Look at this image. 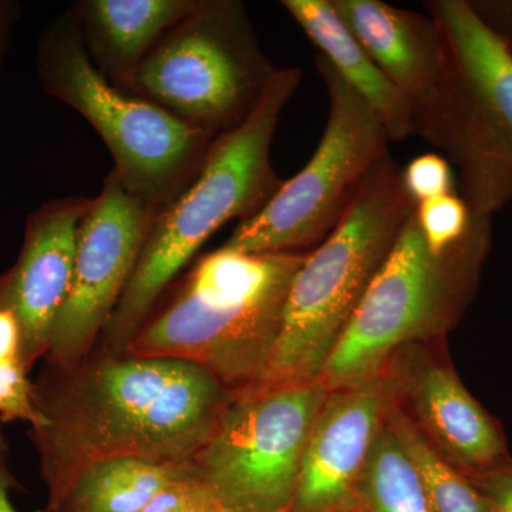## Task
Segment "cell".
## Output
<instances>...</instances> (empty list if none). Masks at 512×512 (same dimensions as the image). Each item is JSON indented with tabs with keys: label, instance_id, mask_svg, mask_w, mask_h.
<instances>
[{
	"label": "cell",
	"instance_id": "obj_4",
	"mask_svg": "<svg viewBox=\"0 0 512 512\" xmlns=\"http://www.w3.org/2000/svg\"><path fill=\"white\" fill-rule=\"evenodd\" d=\"M443 66L433 99L414 111V136L457 168L471 212L493 217L512 202V55L470 0H429Z\"/></svg>",
	"mask_w": 512,
	"mask_h": 512
},
{
	"label": "cell",
	"instance_id": "obj_20",
	"mask_svg": "<svg viewBox=\"0 0 512 512\" xmlns=\"http://www.w3.org/2000/svg\"><path fill=\"white\" fill-rule=\"evenodd\" d=\"M384 419L419 471L431 511L490 512L484 495L470 477L451 466L424 440L412 421L387 397Z\"/></svg>",
	"mask_w": 512,
	"mask_h": 512
},
{
	"label": "cell",
	"instance_id": "obj_2",
	"mask_svg": "<svg viewBox=\"0 0 512 512\" xmlns=\"http://www.w3.org/2000/svg\"><path fill=\"white\" fill-rule=\"evenodd\" d=\"M308 252L205 254L165 292L127 352L207 370L229 392L265 382L293 278Z\"/></svg>",
	"mask_w": 512,
	"mask_h": 512
},
{
	"label": "cell",
	"instance_id": "obj_30",
	"mask_svg": "<svg viewBox=\"0 0 512 512\" xmlns=\"http://www.w3.org/2000/svg\"><path fill=\"white\" fill-rule=\"evenodd\" d=\"M356 512V511H355Z\"/></svg>",
	"mask_w": 512,
	"mask_h": 512
},
{
	"label": "cell",
	"instance_id": "obj_24",
	"mask_svg": "<svg viewBox=\"0 0 512 512\" xmlns=\"http://www.w3.org/2000/svg\"><path fill=\"white\" fill-rule=\"evenodd\" d=\"M403 183L416 204L457 192L451 164L446 157L434 153L413 158L403 168Z\"/></svg>",
	"mask_w": 512,
	"mask_h": 512
},
{
	"label": "cell",
	"instance_id": "obj_15",
	"mask_svg": "<svg viewBox=\"0 0 512 512\" xmlns=\"http://www.w3.org/2000/svg\"><path fill=\"white\" fill-rule=\"evenodd\" d=\"M330 2L384 76L412 103L413 113L426 106L443 66L434 19L380 0Z\"/></svg>",
	"mask_w": 512,
	"mask_h": 512
},
{
	"label": "cell",
	"instance_id": "obj_17",
	"mask_svg": "<svg viewBox=\"0 0 512 512\" xmlns=\"http://www.w3.org/2000/svg\"><path fill=\"white\" fill-rule=\"evenodd\" d=\"M281 5L320 55L372 107L392 143L414 136L412 103L367 55L330 0H282Z\"/></svg>",
	"mask_w": 512,
	"mask_h": 512
},
{
	"label": "cell",
	"instance_id": "obj_9",
	"mask_svg": "<svg viewBox=\"0 0 512 512\" xmlns=\"http://www.w3.org/2000/svg\"><path fill=\"white\" fill-rule=\"evenodd\" d=\"M330 390L320 377L229 392L190 466L222 508L289 512L313 421Z\"/></svg>",
	"mask_w": 512,
	"mask_h": 512
},
{
	"label": "cell",
	"instance_id": "obj_21",
	"mask_svg": "<svg viewBox=\"0 0 512 512\" xmlns=\"http://www.w3.org/2000/svg\"><path fill=\"white\" fill-rule=\"evenodd\" d=\"M32 369L26 362L25 332L10 295L6 275H0V417L16 419L32 407Z\"/></svg>",
	"mask_w": 512,
	"mask_h": 512
},
{
	"label": "cell",
	"instance_id": "obj_29",
	"mask_svg": "<svg viewBox=\"0 0 512 512\" xmlns=\"http://www.w3.org/2000/svg\"><path fill=\"white\" fill-rule=\"evenodd\" d=\"M218 512H235V511H229V510H225V508H221V510Z\"/></svg>",
	"mask_w": 512,
	"mask_h": 512
},
{
	"label": "cell",
	"instance_id": "obj_12",
	"mask_svg": "<svg viewBox=\"0 0 512 512\" xmlns=\"http://www.w3.org/2000/svg\"><path fill=\"white\" fill-rule=\"evenodd\" d=\"M441 340V339H440ZM413 343L384 369L387 397L444 460L468 477L512 463L500 423L471 396L444 350Z\"/></svg>",
	"mask_w": 512,
	"mask_h": 512
},
{
	"label": "cell",
	"instance_id": "obj_28",
	"mask_svg": "<svg viewBox=\"0 0 512 512\" xmlns=\"http://www.w3.org/2000/svg\"><path fill=\"white\" fill-rule=\"evenodd\" d=\"M19 6L12 2L0 0V66L9 49L10 32L13 23L18 20Z\"/></svg>",
	"mask_w": 512,
	"mask_h": 512
},
{
	"label": "cell",
	"instance_id": "obj_16",
	"mask_svg": "<svg viewBox=\"0 0 512 512\" xmlns=\"http://www.w3.org/2000/svg\"><path fill=\"white\" fill-rule=\"evenodd\" d=\"M200 0H80L69 9L87 55L123 87L168 30Z\"/></svg>",
	"mask_w": 512,
	"mask_h": 512
},
{
	"label": "cell",
	"instance_id": "obj_5",
	"mask_svg": "<svg viewBox=\"0 0 512 512\" xmlns=\"http://www.w3.org/2000/svg\"><path fill=\"white\" fill-rule=\"evenodd\" d=\"M416 205L403 168L390 153L380 158L293 278L265 382L319 377Z\"/></svg>",
	"mask_w": 512,
	"mask_h": 512
},
{
	"label": "cell",
	"instance_id": "obj_1",
	"mask_svg": "<svg viewBox=\"0 0 512 512\" xmlns=\"http://www.w3.org/2000/svg\"><path fill=\"white\" fill-rule=\"evenodd\" d=\"M229 390L207 370L173 357L96 349L72 366L43 360L33 379L30 440L55 503L96 461L138 457L187 464L211 436Z\"/></svg>",
	"mask_w": 512,
	"mask_h": 512
},
{
	"label": "cell",
	"instance_id": "obj_23",
	"mask_svg": "<svg viewBox=\"0 0 512 512\" xmlns=\"http://www.w3.org/2000/svg\"><path fill=\"white\" fill-rule=\"evenodd\" d=\"M221 508L210 488L202 483L188 463L183 476L165 485L138 512H218Z\"/></svg>",
	"mask_w": 512,
	"mask_h": 512
},
{
	"label": "cell",
	"instance_id": "obj_7",
	"mask_svg": "<svg viewBox=\"0 0 512 512\" xmlns=\"http://www.w3.org/2000/svg\"><path fill=\"white\" fill-rule=\"evenodd\" d=\"M36 62L45 92L97 131L121 184L151 214L177 200L201 173L218 137L110 83L87 55L69 12L43 32Z\"/></svg>",
	"mask_w": 512,
	"mask_h": 512
},
{
	"label": "cell",
	"instance_id": "obj_18",
	"mask_svg": "<svg viewBox=\"0 0 512 512\" xmlns=\"http://www.w3.org/2000/svg\"><path fill=\"white\" fill-rule=\"evenodd\" d=\"M187 464H161L114 457L83 468L55 503L37 512H138L165 485L183 476Z\"/></svg>",
	"mask_w": 512,
	"mask_h": 512
},
{
	"label": "cell",
	"instance_id": "obj_25",
	"mask_svg": "<svg viewBox=\"0 0 512 512\" xmlns=\"http://www.w3.org/2000/svg\"><path fill=\"white\" fill-rule=\"evenodd\" d=\"M470 478L484 495L490 512H512V463Z\"/></svg>",
	"mask_w": 512,
	"mask_h": 512
},
{
	"label": "cell",
	"instance_id": "obj_3",
	"mask_svg": "<svg viewBox=\"0 0 512 512\" xmlns=\"http://www.w3.org/2000/svg\"><path fill=\"white\" fill-rule=\"evenodd\" d=\"M301 79L299 67H278L251 116L215 140L190 187L154 215L133 276L96 349L126 353L144 320L202 245L227 222L254 217L282 187L284 180L271 163L272 141Z\"/></svg>",
	"mask_w": 512,
	"mask_h": 512
},
{
	"label": "cell",
	"instance_id": "obj_11",
	"mask_svg": "<svg viewBox=\"0 0 512 512\" xmlns=\"http://www.w3.org/2000/svg\"><path fill=\"white\" fill-rule=\"evenodd\" d=\"M153 217L111 170L80 224L72 285L43 360L72 366L96 350L133 276Z\"/></svg>",
	"mask_w": 512,
	"mask_h": 512
},
{
	"label": "cell",
	"instance_id": "obj_13",
	"mask_svg": "<svg viewBox=\"0 0 512 512\" xmlns=\"http://www.w3.org/2000/svg\"><path fill=\"white\" fill-rule=\"evenodd\" d=\"M384 377L330 390L313 421L289 512H355L386 413Z\"/></svg>",
	"mask_w": 512,
	"mask_h": 512
},
{
	"label": "cell",
	"instance_id": "obj_8",
	"mask_svg": "<svg viewBox=\"0 0 512 512\" xmlns=\"http://www.w3.org/2000/svg\"><path fill=\"white\" fill-rule=\"evenodd\" d=\"M278 67L241 0H200L120 89L220 137L251 116Z\"/></svg>",
	"mask_w": 512,
	"mask_h": 512
},
{
	"label": "cell",
	"instance_id": "obj_10",
	"mask_svg": "<svg viewBox=\"0 0 512 512\" xmlns=\"http://www.w3.org/2000/svg\"><path fill=\"white\" fill-rule=\"evenodd\" d=\"M316 69L328 92L329 113L315 153L261 211L238 222L222 248L281 254L318 247L338 225L370 168L389 154L392 141L372 107L320 53Z\"/></svg>",
	"mask_w": 512,
	"mask_h": 512
},
{
	"label": "cell",
	"instance_id": "obj_26",
	"mask_svg": "<svg viewBox=\"0 0 512 512\" xmlns=\"http://www.w3.org/2000/svg\"><path fill=\"white\" fill-rule=\"evenodd\" d=\"M470 3L512 55V0H470Z\"/></svg>",
	"mask_w": 512,
	"mask_h": 512
},
{
	"label": "cell",
	"instance_id": "obj_6",
	"mask_svg": "<svg viewBox=\"0 0 512 512\" xmlns=\"http://www.w3.org/2000/svg\"><path fill=\"white\" fill-rule=\"evenodd\" d=\"M491 241L493 217L474 214L466 238L434 254L414 210L320 372L329 390L382 376L406 346L443 339L477 293Z\"/></svg>",
	"mask_w": 512,
	"mask_h": 512
},
{
	"label": "cell",
	"instance_id": "obj_19",
	"mask_svg": "<svg viewBox=\"0 0 512 512\" xmlns=\"http://www.w3.org/2000/svg\"><path fill=\"white\" fill-rule=\"evenodd\" d=\"M356 512H433L419 471L386 419L360 478Z\"/></svg>",
	"mask_w": 512,
	"mask_h": 512
},
{
	"label": "cell",
	"instance_id": "obj_22",
	"mask_svg": "<svg viewBox=\"0 0 512 512\" xmlns=\"http://www.w3.org/2000/svg\"><path fill=\"white\" fill-rule=\"evenodd\" d=\"M416 218L431 251L441 254L466 238L474 214L467 202L454 192L419 202Z\"/></svg>",
	"mask_w": 512,
	"mask_h": 512
},
{
	"label": "cell",
	"instance_id": "obj_27",
	"mask_svg": "<svg viewBox=\"0 0 512 512\" xmlns=\"http://www.w3.org/2000/svg\"><path fill=\"white\" fill-rule=\"evenodd\" d=\"M2 421H0V512H18L12 501V493L18 490L19 483L13 476L12 450L6 431L3 429Z\"/></svg>",
	"mask_w": 512,
	"mask_h": 512
},
{
	"label": "cell",
	"instance_id": "obj_14",
	"mask_svg": "<svg viewBox=\"0 0 512 512\" xmlns=\"http://www.w3.org/2000/svg\"><path fill=\"white\" fill-rule=\"evenodd\" d=\"M89 202L84 197L59 198L33 211L18 261L5 272L32 370L49 352L53 325L70 291L77 237Z\"/></svg>",
	"mask_w": 512,
	"mask_h": 512
}]
</instances>
